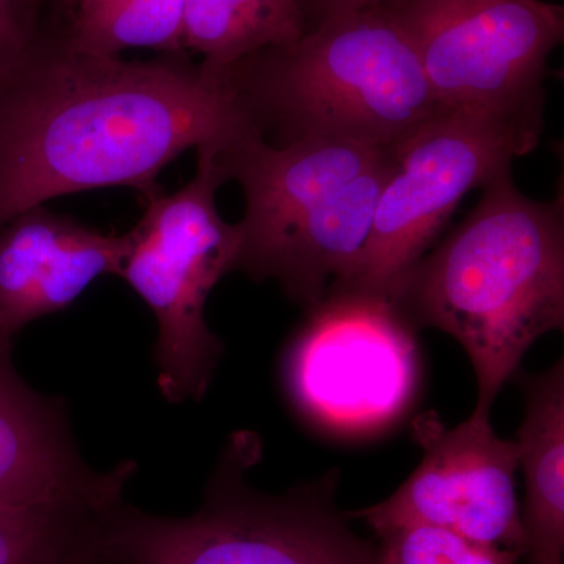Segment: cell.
<instances>
[{"label":"cell","instance_id":"6da1fadb","mask_svg":"<svg viewBox=\"0 0 564 564\" xmlns=\"http://www.w3.org/2000/svg\"><path fill=\"white\" fill-rule=\"evenodd\" d=\"M250 128L228 80L187 52L99 57L50 24L0 70V226L69 193L129 187L147 198L182 152Z\"/></svg>","mask_w":564,"mask_h":564},{"label":"cell","instance_id":"7a4b0ae2","mask_svg":"<svg viewBox=\"0 0 564 564\" xmlns=\"http://www.w3.org/2000/svg\"><path fill=\"white\" fill-rule=\"evenodd\" d=\"M481 191L466 220L388 300L413 328L441 329L463 345L477 375L475 410L491 413L529 348L563 329L564 207L563 196H525L511 169Z\"/></svg>","mask_w":564,"mask_h":564},{"label":"cell","instance_id":"3957f363","mask_svg":"<svg viewBox=\"0 0 564 564\" xmlns=\"http://www.w3.org/2000/svg\"><path fill=\"white\" fill-rule=\"evenodd\" d=\"M267 143L393 148L443 113L410 36L383 6L323 22L226 73Z\"/></svg>","mask_w":564,"mask_h":564},{"label":"cell","instance_id":"277c9868","mask_svg":"<svg viewBox=\"0 0 564 564\" xmlns=\"http://www.w3.org/2000/svg\"><path fill=\"white\" fill-rule=\"evenodd\" d=\"M221 456L202 507L191 516L147 513L124 500L101 514L93 564H381L334 503L337 477L280 496L247 484L259 456L240 433Z\"/></svg>","mask_w":564,"mask_h":564},{"label":"cell","instance_id":"5b68a950","mask_svg":"<svg viewBox=\"0 0 564 564\" xmlns=\"http://www.w3.org/2000/svg\"><path fill=\"white\" fill-rule=\"evenodd\" d=\"M220 143L199 147L196 173L180 191L147 196L128 232L120 274L158 321V384L169 402H199L209 389L223 345L206 322L210 292L234 272L239 232L223 220L217 192L226 180Z\"/></svg>","mask_w":564,"mask_h":564},{"label":"cell","instance_id":"8992f818","mask_svg":"<svg viewBox=\"0 0 564 564\" xmlns=\"http://www.w3.org/2000/svg\"><path fill=\"white\" fill-rule=\"evenodd\" d=\"M410 36L444 111L481 115L541 135L547 63L564 10L545 0H384Z\"/></svg>","mask_w":564,"mask_h":564},{"label":"cell","instance_id":"52a82bcc","mask_svg":"<svg viewBox=\"0 0 564 564\" xmlns=\"http://www.w3.org/2000/svg\"><path fill=\"white\" fill-rule=\"evenodd\" d=\"M282 377L315 425L351 436L380 432L417 392L414 328L383 296L328 292L288 348Z\"/></svg>","mask_w":564,"mask_h":564},{"label":"cell","instance_id":"ba28073f","mask_svg":"<svg viewBox=\"0 0 564 564\" xmlns=\"http://www.w3.org/2000/svg\"><path fill=\"white\" fill-rule=\"evenodd\" d=\"M541 135L508 122L443 111L393 148L372 232L355 274L333 291L389 299L404 274L421 261L464 195L481 187ZM332 292V291H329Z\"/></svg>","mask_w":564,"mask_h":564},{"label":"cell","instance_id":"9c48e42d","mask_svg":"<svg viewBox=\"0 0 564 564\" xmlns=\"http://www.w3.org/2000/svg\"><path fill=\"white\" fill-rule=\"evenodd\" d=\"M486 411L474 410L447 426L436 413L413 422L423 448L417 469L391 497L347 513L362 519L380 536L406 525H434L488 545L525 555L521 508L516 496L519 452L500 437Z\"/></svg>","mask_w":564,"mask_h":564},{"label":"cell","instance_id":"30bf717a","mask_svg":"<svg viewBox=\"0 0 564 564\" xmlns=\"http://www.w3.org/2000/svg\"><path fill=\"white\" fill-rule=\"evenodd\" d=\"M137 464L93 470L80 456L66 403L22 380L11 344L0 340V508L120 502Z\"/></svg>","mask_w":564,"mask_h":564},{"label":"cell","instance_id":"8fae6325","mask_svg":"<svg viewBox=\"0 0 564 564\" xmlns=\"http://www.w3.org/2000/svg\"><path fill=\"white\" fill-rule=\"evenodd\" d=\"M391 150L326 140L273 147L254 128L221 144L218 161L226 180L236 181L245 195V215L236 225L239 251L234 272Z\"/></svg>","mask_w":564,"mask_h":564},{"label":"cell","instance_id":"7c38bea8","mask_svg":"<svg viewBox=\"0 0 564 564\" xmlns=\"http://www.w3.org/2000/svg\"><path fill=\"white\" fill-rule=\"evenodd\" d=\"M126 234L32 207L0 226V340L66 310L104 274H120Z\"/></svg>","mask_w":564,"mask_h":564},{"label":"cell","instance_id":"4fadbf2b","mask_svg":"<svg viewBox=\"0 0 564 564\" xmlns=\"http://www.w3.org/2000/svg\"><path fill=\"white\" fill-rule=\"evenodd\" d=\"M393 148L383 161L323 199L239 270L256 281H276L289 299L310 307L333 289L344 288L372 232L378 199L392 172Z\"/></svg>","mask_w":564,"mask_h":564},{"label":"cell","instance_id":"5bb4252c","mask_svg":"<svg viewBox=\"0 0 564 564\" xmlns=\"http://www.w3.org/2000/svg\"><path fill=\"white\" fill-rule=\"evenodd\" d=\"M527 410L519 429V469L525 477L522 514L530 564L563 563L564 364L525 378Z\"/></svg>","mask_w":564,"mask_h":564},{"label":"cell","instance_id":"9a60e30c","mask_svg":"<svg viewBox=\"0 0 564 564\" xmlns=\"http://www.w3.org/2000/svg\"><path fill=\"white\" fill-rule=\"evenodd\" d=\"M307 33L300 0H185V51L218 77L243 58L296 43Z\"/></svg>","mask_w":564,"mask_h":564},{"label":"cell","instance_id":"2e32d148","mask_svg":"<svg viewBox=\"0 0 564 564\" xmlns=\"http://www.w3.org/2000/svg\"><path fill=\"white\" fill-rule=\"evenodd\" d=\"M185 0H76L66 35L76 50L120 57L128 50L184 54Z\"/></svg>","mask_w":564,"mask_h":564},{"label":"cell","instance_id":"e0dca14e","mask_svg":"<svg viewBox=\"0 0 564 564\" xmlns=\"http://www.w3.org/2000/svg\"><path fill=\"white\" fill-rule=\"evenodd\" d=\"M107 508L79 503L0 508V564H91L96 527Z\"/></svg>","mask_w":564,"mask_h":564},{"label":"cell","instance_id":"ac0fdd59","mask_svg":"<svg viewBox=\"0 0 564 564\" xmlns=\"http://www.w3.org/2000/svg\"><path fill=\"white\" fill-rule=\"evenodd\" d=\"M380 540L381 564H516L522 556L434 525L399 527Z\"/></svg>","mask_w":564,"mask_h":564},{"label":"cell","instance_id":"d6986e66","mask_svg":"<svg viewBox=\"0 0 564 564\" xmlns=\"http://www.w3.org/2000/svg\"><path fill=\"white\" fill-rule=\"evenodd\" d=\"M51 0H0V70L28 50L51 24L44 11Z\"/></svg>","mask_w":564,"mask_h":564},{"label":"cell","instance_id":"ffe728a7","mask_svg":"<svg viewBox=\"0 0 564 564\" xmlns=\"http://www.w3.org/2000/svg\"><path fill=\"white\" fill-rule=\"evenodd\" d=\"M384 0H300L306 20L307 32L317 25L358 11L373 9Z\"/></svg>","mask_w":564,"mask_h":564},{"label":"cell","instance_id":"44dd1931","mask_svg":"<svg viewBox=\"0 0 564 564\" xmlns=\"http://www.w3.org/2000/svg\"><path fill=\"white\" fill-rule=\"evenodd\" d=\"M76 0H51L52 9L61 13L62 17L70 18V13H73V7Z\"/></svg>","mask_w":564,"mask_h":564},{"label":"cell","instance_id":"7402d4cb","mask_svg":"<svg viewBox=\"0 0 564 564\" xmlns=\"http://www.w3.org/2000/svg\"><path fill=\"white\" fill-rule=\"evenodd\" d=\"M70 564H84V563H70Z\"/></svg>","mask_w":564,"mask_h":564},{"label":"cell","instance_id":"603a6c76","mask_svg":"<svg viewBox=\"0 0 564 564\" xmlns=\"http://www.w3.org/2000/svg\"><path fill=\"white\" fill-rule=\"evenodd\" d=\"M555 564H563V563H555Z\"/></svg>","mask_w":564,"mask_h":564}]
</instances>
